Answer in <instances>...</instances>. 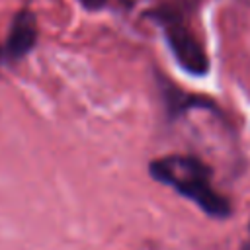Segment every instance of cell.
<instances>
[{
    "instance_id": "1",
    "label": "cell",
    "mask_w": 250,
    "mask_h": 250,
    "mask_svg": "<svg viewBox=\"0 0 250 250\" xmlns=\"http://www.w3.org/2000/svg\"><path fill=\"white\" fill-rule=\"evenodd\" d=\"M150 176L193 201L203 213L215 219L230 215V203L211 186V168L191 154H170L148 164Z\"/></svg>"
},
{
    "instance_id": "2",
    "label": "cell",
    "mask_w": 250,
    "mask_h": 250,
    "mask_svg": "<svg viewBox=\"0 0 250 250\" xmlns=\"http://www.w3.org/2000/svg\"><path fill=\"white\" fill-rule=\"evenodd\" d=\"M146 18L162 29L164 41L184 72L191 76H205L209 72V57L199 39L189 29L186 14L176 12L172 8H150L146 12Z\"/></svg>"
},
{
    "instance_id": "3",
    "label": "cell",
    "mask_w": 250,
    "mask_h": 250,
    "mask_svg": "<svg viewBox=\"0 0 250 250\" xmlns=\"http://www.w3.org/2000/svg\"><path fill=\"white\" fill-rule=\"evenodd\" d=\"M156 84H158V92H160V98L164 102V109H166V115L170 121L184 117L188 111H193V109H205V111H211V113L223 117V109L213 100H209L201 94L186 92L184 88L176 86L172 80H168L162 74H156Z\"/></svg>"
},
{
    "instance_id": "4",
    "label": "cell",
    "mask_w": 250,
    "mask_h": 250,
    "mask_svg": "<svg viewBox=\"0 0 250 250\" xmlns=\"http://www.w3.org/2000/svg\"><path fill=\"white\" fill-rule=\"evenodd\" d=\"M37 35H39V29H37V18L31 10L23 8L20 10L12 23H10V29H8V37H6V45H4V57L10 61V62H18L21 61L23 57H27L35 43H37Z\"/></svg>"
},
{
    "instance_id": "5",
    "label": "cell",
    "mask_w": 250,
    "mask_h": 250,
    "mask_svg": "<svg viewBox=\"0 0 250 250\" xmlns=\"http://www.w3.org/2000/svg\"><path fill=\"white\" fill-rule=\"evenodd\" d=\"M152 2L156 4L154 8H172V10L188 16V14L195 12L203 0H152Z\"/></svg>"
},
{
    "instance_id": "6",
    "label": "cell",
    "mask_w": 250,
    "mask_h": 250,
    "mask_svg": "<svg viewBox=\"0 0 250 250\" xmlns=\"http://www.w3.org/2000/svg\"><path fill=\"white\" fill-rule=\"evenodd\" d=\"M84 10H88V12H98V10H104V8H107L113 0H76Z\"/></svg>"
},
{
    "instance_id": "7",
    "label": "cell",
    "mask_w": 250,
    "mask_h": 250,
    "mask_svg": "<svg viewBox=\"0 0 250 250\" xmlns=\"http://www.w3.org/2000/svg\"><path fill=\"white\" fill-rule=\"evenodd\" d=\"M242 250H250V242H248V244H244V246H242Z\"/></svg>"
},
{
    "instance_id": "8",
    "label": "cell",
    "mask_w": 250,
    "mask_h": 250,
    "mask_svg": "<svg viewBox=\"0 0 250 250\" xmlns=\"http://www.w3.org/2000/svg\"><path fill=\"white\" fill-rule=\"evenodd\" d=\"M2 55H4V53H2V49H0V59H2Z\"/></svg>"
}]
</instances>
